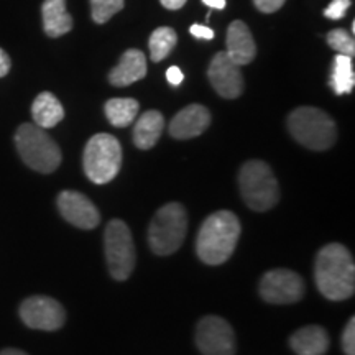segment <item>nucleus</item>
<instances>
[{
    "label": "nucleus",
    "instance_id": "obj_1",
    "mask_svg": "<svg viewBox=\"0 0 355 355\" xmlns=\"http://www.w3.org/2000/svg\"><path fill=\"white\" fill-rule=\"evenodd\" d=\"M318 290L324 298L344 301L354 295L355 265L352 254L343 243H329L319 250L314 266Z\"/></svg>",
    "mask_w": 355,
    "mask_h": 355
},
{
    "label": "nucleus",
    "instance_id": "obj_15",
    "mask_svg": "<svg viewBox=\"0 0 355 355\" xmlns=\"http://www.w3.org/2000/svg\"><path fill=\"white\" fill-rule=\"evenodd\" d=\"M227 56L235 64L245 66L254 61L257 44L248 26L241 20H235L227 28Z\"/></svg>",
    "mask_w": 355,
    "mask_h": 355
},
{
    "label": "nucleus",
    "instance_id": "obj_19",
    "mask_svg": "<svg viewBox=\"0 0 355 355\" xmlns=\"http://www.w3.org/2000/svg\"><path fill=\"white\" fill-rule=\"evenodd\" d=\"M165 128V119L158 110H146L133 127V144L140 150H150L157 145Z\"/></svg>",
    "mask_w": 355,
    "mask_h": 355
},
{
    "label": "nucleus",
    "instance_id": "obj_27",
    "mask_svg": "<svg viewBox=\"0 0 355 355\" xmlns=\"http://www.w3.org/2000/svg\"><path fill=\"white\" fill-rule=\"evenodd\" d=\"M343 349L345 355H355V318H350L343 334Z\"/></svg>",
    "mask_w": 355,
    "mask_h": 355
},
{
    "label": "nucleus",
    "instance_id": "obj_11",
    "mask_svg": "<svg viewBox=\"0 0 355 355\" xmlns=\"http://www.w3.org/2000/svg\"><path fill=\"white\" fill-rule=\"evenodd\" d=\"M20 318L32 329L58 331L66 321V311L56 300L32 296L20 304Z\"/></svg>",
    "mask_w": 355,
    "mask_h": 355
},
{
    "label": "nucleus",
    "instance_id": "obj_31",
    "mask_svg": "<svg viewBox=\"0 0 355 355\" xmlns=\"http://www.w3.org/2000/svg\"><path fill=\"white\" fill-rule=\"evenodd\" d=\"M10 66H12L10 58H8L7 53L0 48V78L7 76L8 71H10Z\"/></svg>",
    "mask_w": 355,
    "mask_h": 355
},
{
    "label": "nucleus",
    "instance_id": "obj_4",
    "mask_svg": "<svg viewBox=\"0 0 355 355\" xmlns=\"http://www.w3.org/2000/svg\"><path fill=\"white\" fill-rule=\"evenodd\" d=\"M239 186L243 201L252 211L265 212L279 201V186L272 168L261 159H250L241 168Z\"/></svg>",
    "mask_w": 355,
    "mask_h": 355
},
{
    "label": "nucleus",
    "instance_id": "obj_9",
    "mask_svg": "<svg viewBox=\"0 0 355 355\" xmlns=\"http://www.w3.org/2000/svg\"><path fill=\"white\" fill-rule=\"evenodd\" d=\"M259 290L266 303L291 304L303 298L306 286L301 275L288 268H277L263 275Z\"/></svg>",
    "mask_w": 355,
    "mask_h": 355
},
{
    "label": "nucleus",
    "instance_id": "obj_32",
    "mask_svg": "<svg viewBox=\"0 0 355 355\" xmlns=\"http://www.w3.org/2000/svg\"><path fill=\"white\" fill-rule=\"evenodd\" d=\"M159 2H162V6L168 8V10H180V8L186 3V0H159Z\"/></svg>",
    "mask_w": 355,
    "mask_h": 355
},
{
    "label": "nucleus",
    "instance_id": "obj_23",
    "mask_svg": "<svg viewBox=\"0 0 355 355\" xmlns=\"http://www.w3.org/2000/svg\"><path fill=\"white\" fill-rule=\"evenodd\" d=\"M178 43V35L170 26H159V28L155 30L150 37L148 46H150V56H152V61L155 63H159L168 55L173 51V48L176 46Z\"/></svg>",
    "mask_w": 355,
    "mask_h": 355
},
{
    "label": "nucleus",
    "instance_id": "obj_5",
    "mask_svg": "<svg viewBox=\"0 0 355 355\" xmlns=\"http://www.w3.org/2000/svg\"><path fill=\"white\" fill-rule=\"evenodd\" d=\"M15 145L26 166L38 173H53L61 165V150L56 141L35 123H24L15 133Z\"/></svg>",
    "mask_w": 355,
    "mask_h": 355
},
{
    "label": "nucleus",
    "instance_id": "obj_3",
    "mask_svg": "<svg viewBox=\"0 0 355 355\" xmlns=\"http://www.w3.org/2000/svg\"><path fill=\"white\" fill-rule=\"evenodd\" d=\"M288 130L293 139L314 152L329 150L337 139L336 122L331 115L309 105L295 109L288 115Z\"/></svg>",
    "mask_w": 355,
    "mask_h": 355
},
{
    "label": "nucleus",
    "instance_id": "obj_29",
    "mask_svg": "<svg viewBox=\"0 0 355 355\" xmlns=\"http://www.w3.org/2000/svg\"><path fill=\"white\" fill-rule=\"evenodd\" d=\"M189 32H191V35H193V37H196L199 40H212V38H214V30L209 28V26H206V25L194 24L189 28Z\"/></svg>",
    "mask_w": 355,
    "mask_h": 355
},
{
    "label": "nucleus",
    "instance_id": "obj_7",
    "mask_svg": "<svg viewBox=\"0 0 355 355\" xmlns=\"http://www.w3.org/2000/svg\"><path fill=\"white\" fill-rule=\"evenodd\" d=\"M83 166L92 183H110L122 166V146L119 140L109 133H97L91 137L84 148Z\"/></svg>",
    "mask_w": 355,
    "mask_h": 355
},
{
    "label": "nucleus",
    "instance_id": "obj_6",
    "mask_svg": "<svg viewBox=\"0 0 355 355\" xmlns=\"http://www.w3.org/2000/svg\"><path fill=\"white\" fill-rule=\"evenodd\" d=\"M188 232V214L180 202L159 207L148 229V243L153 254L171 255L183 245Z\"/></svg>",
    "mask_w": 355,
    "mask_h": 355
},
{
    "label": "nucleus",
    "instance_id": "obj_24",
    "mask_svg": "<svg viewBox=\"0 0 355 355\" xmlns=\"http://www.w3.org/2000/svg\"><path fill=\"white\" fill-rule=\"evenodd\" d=\"M123 3H125L123 0H91L92 20L96 24H105L115 13L122 10Z\"/></svg>",
    "mask_w": 355,
    "mask_h": 355
},
{
    "label": "nucleus",
    "instance_id": "obj_34",
    "mask_svg": "<svg viewBox=\"0 0 355 355\" xmlns=\"http://www.w3.org/2000/svg\"><path fill=\"white\" fill-rule=\"evenodd\" d=\"M0 355H28L24 350H19V349H3Z\"/></svg>",
    "mask_w": 355,
    "mask_h": 355
},
{
    "label": "nucleus",
    "instance_id": "obj_30",
    "mask_svg": "<svg viewBox=\"0 0 355 355\" xmlns=\"http://www.w3.org/2000/svg\"><path fill=\"white\" fill-rule=\"evenodd\" d=\"M166 79L171 86H180L184 79L183 71L178 68V66H171V68H168V71H166Z\"/></svg>",
    "mask_w": 355,
    "mask_h": 355
},
{
    "label": "nucleus",
    "instance_id": "obj_17",
    "mask_svg": "<svg viewBox=\"0 0 355 355\" xmlns=\"http://www.w3.org/2000/svg\"><path fill=\"white\" fill-rule=\"evenodd\" d=\"M329 336L321 326H306L290 337V345L298 355H324L329 349Z\"/></svg>",
    "mask_w": 355,
    "mask_h": 355
},
{
    "label": "nucleus",
    "instance_id": "obj_26",
    "mask_svg": "<svg viewBox=\"0 0 355 355\" xmlns=\"http://www.w3.org/2000/svg\"><path fill=\"white\" fill-rule=\"evenodd\" d=\"M350 0H332L324 10V15L331 20H340L345 17V12L349 10Z\"/></svg>",
    "mask_w": 355,
    "mask_h": 355
},
{
    "label": "nucleus",
    "instance_id": "obj_21",
    "mask_svg": "<svg viewBox=\"0 0 355 355\" xmlns=\"http://www.w3.org/2000/svg\"><path fill=\"white\" fill-rule=\"evenodd\" d=\"M140 104L135 99L130 97H117V99H110L105 102V117L112 123L114 127L123 128L128 127L135 121L137 115H139Z\"/></svg>",
    "mask_w": 355,
    "mask_h": 355
},
{
    "label": "nucleus",
    "instance_id": "obj_2",
    "mask_svg": "<svg viewBox=\"0 0 355 355\" xmlns=\"http://www.w3.org/2000/svg\"><path fill=\"white\" fill-rule=\"evenodd\" d=\"M241 220L230 211H217L204 220L196 239L198 257L207 265H220L232 257L241 237Z\"/></svg>",
    "mask_w": 355,
    "mask_h": 355
},
{
    "label": "nucleus",
    "instance_id": "obj_16",
    "mask_svg": "<svg viewBox=\"0 0 355 355\" xmlns=\"http://www.w3.org/2000/svg\"><path fill=\"white\" fill-rule=\"evenodd\" d=\"M146 76V56L140 50H127L121 61L109 73V81L115 87H125Z\"/></svg>",
    "mask_w": 355,
    "mask_h": 355
},
{
    "label": "nucleus",
    "instance_id": "obj_20",
    "mask_svg": "<svg viewBox=\"0 0 355 355\" xmlns=\"http://www.w3.org/2000/svg\"><path fill=\"white\" fill-rule=\"evenodd\" d=\"M32 115L35 125L46 130V128L56 127L58 123L63 121L64 109L63 105H61V102L58 101L51 92H42V94H38L37 99L33 101Z\"/></svg>",
    "mask_w": 355,
    "mask_h": 355
},
{
    "label": "nucleus",
    "instance_id": "obj_25",
    "mask_svg": "<svg viewBox=\"0 0 355 355\" xmlns=\"http://www.w3.org/2000/svg\"><path fill=\"white\" fill-rule=\"evenodd\" d=\"M327 43L332 50L340 53V55L350 56L354 58L355 55V42L352 35H349V32H345L343 28H336L331 30L327 33Z\"/></svg>",
    "mask_w": 355,
    "mask_h": 355
},
{
    "label": "nucleus",
    "instance_id": "obj_13",
    "mask_svg": "<svg viewBox=\"0 0 355 355\" xmlns=\"http://www.w3.org/2000/svg\"><path fill=\"white\" fill-rule=\"evenodd\" d=\"M58 209L69 224L91 230L99 225L101 214L91 199L78 191H63L58 196Z\"/></svg>",
    "mask_w": 355,
    "mask_h": 355
},
{
    "label": "nucleus",
    "instance_id": "obj_22",
    "mask_svg": "<svg viewBox=\"0 0 355 355\" xmlns=\"http://www.w3.org/2000/svg\"><path fill=\"white\" fill-rule=\"evenodd\" d=\"M355 86V74L352 58L345 55H337L332 63L331 87L337 96L349 94Z\"/></svg>",
    "mask_w": 355,
    "mask_h": 355
},
{
    "label": "nucleus",
    "instance_id": "obj_14",
    "mask_svg": "<svg viewBox=\"0 0 355 355\" xmlns=\"http://www.w3.org/2000/svg\"><path fill=\"white\" fill-rule=\"evenodd\" d=\"M211 125V112L201 104H191L180 110L170 122V135L178 140L199 137Z\"/></svg>",
    "mask_w": 355,
    "mask_h": 355
},
{
    "label": "nucleus",
    "instance_id": "obj_8",
    "mask_svg": "<svg viewBox=\"0 0 355 355\" xmlns=\"http://www.w3.org/2000/svg\"><path fill=\"white\" fill-rule=\"evenodd\" d=\"M105 260L109 273L117 282H125L135 268V243L130 229L121 219L110 220L104 234Z\"/></svg>",
    "mask_w": 355,
    "mask_h": 355
},
{
    "label": "nucleus",
    "instance_id": "obj_12",
    "mask_svg": "<svg viewBox=\"0 0 355 355\" xmlns=\"http://www.w3.org/2000/svg\"><path fill=\"white\" fill-rule=\"evenodd\" d=\"M207 78L214 91L224 99H237L243 92V76L241 66L235 64L225 51H219L212 58Z\"/></svg>",
    "mask_w": 355,
    "mask_h": 355
},
{
    "label": "nucleus",
    "instance_id": "obj_18",
    "mask_svg": "<svg viewBox=\"0 0 355 355\" xmlns=\"http://www.w3.org/2000/svg\"><path fill=\"white\" fill-rule=\"evenodd\" d=\"M44 33L51 38L63 37L73 30V19L66 8V0H44L42 6Z\"/></svg>",
    "mask_w": 355,
    "mask_h": 355
},
{
    "label": "nucleus",
    "instance_id": "obj_28",
    "mask_svg": "<svg viewBox=\"0 0 355 355\" xmlns=\"http://www.w3.org/2000/svg\"><path fill=\"white\" fill-rule=\"evenodd\" d=\"M286 0H254L255 7L263 13H273L285 6Z\"/></svg>",
    "mask_w": 355,
    "mask_h": 355
},
{
    "label": "nucleus",
    "instance_id": "obj_10",
    "mask_svg": "<svg viewBox=\"0 0 355 355\" xmlns=\"http://www.w3.org/2000/svg\"><path fill=\"white\" fill-rule=\"evenodd\" d=\"M196 345L202 355H234L235 336L230 324L219 316H206L198 322Z\"/></svg>",
    "mask_w": 355,
    "mask_h": 355
},
{
    "label": "nucleus",
    "instance_id": "obj_33",
    "mask_svg": "<svg viewBox=\"0 0 355 355\" xmlns=\"http://www.w3.org/2000/svg\"><path fill=\"white\" fill-rule=\"evenodd\" d=\"M202 2L206 3L207 7L217 8V10H222V8H225V6H227V2H225V0H202Z\"/></svg>",
    "mask_w": 355,
    "mask_h": 355
}]
</instances>
